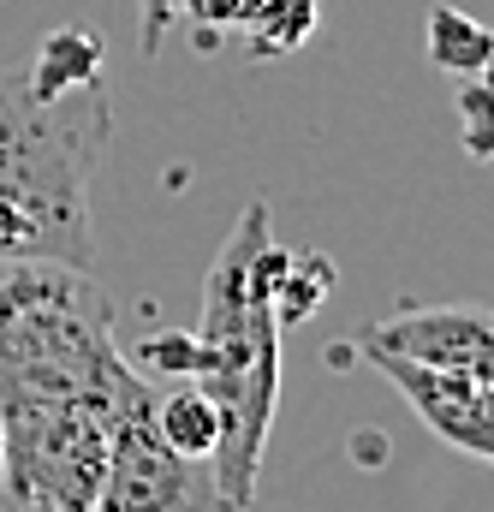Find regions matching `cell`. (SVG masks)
<instances>
[{"label":"cell","instance_id":"cell-5","mask_svg":"<svg viewBox=\"0 0 494 512\" xmlns=\"http://www.w3.org/2000/svg\"><path fill=\"white\" fill-rule=\"evenodd\" d=\"M96 512H227L215 471L161 441L155 411H149V387L114 417Z\"/></svg>","mask_w":494,"mask_h":512},{"label":"cell","instance_id":"cell-11","mask_svg":"<svg viewBox=\"0 0 494 512\" xmlns=\"http://www.w3.org/2000/svg\"><path fill=\"white\" fill-rule=\"evenodd\" d=\"M125 364L149 382H191L197 376V334H149L125 352Z\"/></svg>","mask_w":494,"mask_h":512},{"label":"cell","instance_id":"cell-13","mask_svg":"<svg viewBox=\"0 0 494 512\" xmlns=\"http://www.w3.org/2000/svg\"><path fill=\"white\" fill-rule=\"evenodd\" d=\"M477 84H483V96H489V102H494V54H489V60H483V72H477Z\"/></svg>","mask_w":494,"mask_h":512},{"label":"cell","instance_id":"cell-6","mask_svg":"<svg viewBox=\"0 0 494 512\" xmlns=\"http://www.w3.org/2000/svg\"><path fill=\"white\" fill-rule=\"evenodd\" d=\"M358 346L441 370V376H477L494 382V310L489 304H429V310H393L370 322Z\"/></svg>","mask_w":494,"mask_h":512},{"label":"cell","instance_id":"cell-2","mask_svg":"<svg viewBox=\"0 0 494 512\" xmlns=\"http://www.w3.org/2000/svg\"><path fill=\"white\" fill-rule=\"evenodd\" d=\"M108 137V78L48 90L30 72H0V268L96 262L90 173Z\"/></svg>","mask_w":494,"mask_h":512},{"label":"cell","instance_id":"cell-3","mask_svg":"<svg viewBox=\"0 0 494 512\" xmlns=\"http://www.w3.org/2000/svg\"><path fill=\"white\" fill-rule=\"evenodd\" d=\"M0 387L36 399H125L143 387L114 340V304L90 268H0Z\"/></svg>","mask_w":494,"mask_h":512},{"label":"cell","instance_id":"cell-1","mask_svg":"<svg viewBox=\"0 0 494 512\" xmlns=\"http://www.w3.org/2000/svg\"><path fill=\"white\" fill-rule=\"evenodd\" d=\"M286 251L268 233V203L250 197L233 221L227 245L203 280V322H197V376L221 417L215 441V489L227 512H245L262 483V453L280 405V316H274V280Z\"/></svg>","mask_w":494,"mask_h":512},{"label":"cell","instance_id":"cell-8","mask_svg":"<svg viewBox=\"0 0 494 512\" xmlns=\"http://www.w3.org/2000/svg\"><path fill=\"white\" fill-rule=\"evenodd\" d=\"M149 411H155V429L173 453L185 459H215V441H221V417L209 405V393L197 382H161L149 387Z\"/></svg>","mask_w":494,"mask_h":512},{"label":"cell","instance_id":"cell-7","mask_svg":"<svg viewBox=\"0 0 494 512\" xmlns=\"http://www.w3.org/2000/svg\"><path fill=\"white\" fill-rule=\"evenodd\" d=\"M358 352L387 376V387H399V399H405L453 453L494 465V382H477V376H441V370L387 358V352H370V346H358Z\"/></svg>","mask_w":494,"mask_h":512},{"label":"cell","instance_id":"cell-4","mask_svg":"<svg viewBox=\"0 0 494 512\" xmlns=\"http://www.w3.org/2000/svg\"><path fill=\"white\" fill-rule=\"evenodd\" d=\"M137 393L36 399L0 387V512H96L114 417Z\"/></svg>","mask_w":494,"mask_h":512},{"label":"cell","instance_id":"cell-12","mask_svg":"<svg viewBox=\"0 0 494 512\" xmlns=\"http://www.w3.org/2000/svg\"><path fill=\"white\" fill-rule=\"evenodd\" d=\"M453 114H459V143L471 161H494V102L477 78H453Z\"/></svg>","mask_w":494,"mask_h":512},{"label":"cell","instance_id":"cell-10","mask_svg":"<svg viewBox=\"0 0 494 512\" xmlns=\"http://www.w3.org/2000/svg\"><path fill=\"white\" fill-rule=\"evenodd\" d=\"M316 30V0H262L245 24L250 60H274V54H292L304 36Z\"/></svg>","mask_w":494,"mask_h":512},{"label":"cell","instance_id":"cell-9","mask_svg":"<svg viewBox=\"0 0 494 512\" xmlns=\"http://www.w3.org/2000/svg\"><path fill=\"white\" fill-rule=\"evenodd\" d=\"M423 42H429V60L447 72V78H477L483 60L494 54V24L459 12V6H429V24H423Z\"/></svg>","mask_w":494,"mask_h":512}]
</instances>
